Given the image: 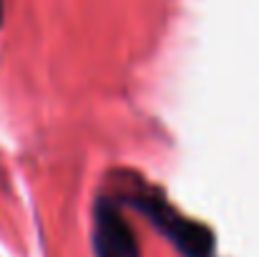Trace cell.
<instances>
[{
	"instance_id": "6da1fadb",
	"label": "cell",
	"mask_w": 259,
	"mask_h": 257,
	"mask_svg": "<svg viewBox=\"0 0 259 257\" xmlns=\"http://www.w3.org/2000/svg\"><path fill=\"white\" fill-rule=\"evenodd\" d=\"M3 10H5V5H3V0H0V25H3Z\"/></svg>"
}]
</instances>
